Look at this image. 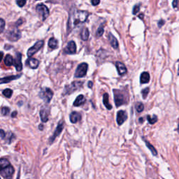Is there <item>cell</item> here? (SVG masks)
<instances>
[{
  "instance_id": "6da1fadb",
  "label": "cell",
  "mask_w": 179,
  "mask_h": 179,
  "mask_svg": "<svg viewBox=\"0 0 179 179\" xmlns=\"http://www.w3.org/2000/svg\"><path fill=\"white\" fill-rule=\"evenodd\" d=\"M89 16L88 12L85 11H79L78 9H72L69 13L68 21V28L72 30L76 27L80 25L87 20Z\"/></svg>"
},
{
  "instance_id": "7a4b0ae2",
  "label": "cell",
  "mask_w": 179,
  "mask_h": 179,
  "mask_svg": "<svg viewBox=\"0 0 179 179\" xmlns=\"http://www.w3.org/2000/svg\"><path fill=\"white\" fill-rule=\"evenodd\" d=\"M114 100H115L116 105L117 107L128 104L129 101V93L128 91L125 90H113Z\"/></svg>"
},
{
  "instance_id": "3957f363",
  "label": "cell",
  "mask_w": 179,
  "mask_h": 179,
  "mask_svg": "<svg viewBox=\"0 0 179 179\" xmlns=\"http://www.w3.org/2000/svg\"><path fill=\"white\" fill-rule=\"evenodd\" d=\"M53 92L48 87H43L39 92V97L42 99L45 103H49L53 98Z\"/></svg>"
},
{
  "instance_id": "277c9868",
  "label": "cell",
  "mask_w": 179,
  "mask_h": 179,
  "mask_svg": "<svg viewBox=\"0 0 179 179\" xmlns=\"http://www.w3.org/2000/svg\"><path fill=\"white\" fill-rule=\"evenodd\" d=\"M83 85V82H81V81H74L72 84L66 86L65 90H64V95H69L74 92V91L81 88Z\"/></svg>"
},
{
  "instance_id": "5b68a950",
  "label": "cell",
  "mask_w": 179,
  "mask_h": 179,
  "mask_svg": "<svg viewBox=\"0 0 179 179\" xmlns=\"http://www.w3.org/2000/svg\"><path fill=\"white\" fill-rule=\"evenodd\" d=\"M21 37V33L18 28L10 29L7 33V38L9 41H16Z\"/></svg>"
},
{
  "instance_id": "8992f818",
  "label": "cell",
  "mask_w": 179,
  "mask_h": 179,
  "mask_svg": "<svg viewBox=\"0 0 179 179\" xmlns=\"http://www.w3.org/2000/svg\"><path fill=\"white\" fill-rule=\"evenodd\" d=\"M88 65L87 63H81L77 67L75 72V77L76 78H82L84 77L87 74Z\"/></svg>"
},
{
  "instance_id": "52a82bcc",
  "label": "cell",
  "mask_w": 179,
  "mask_h": 179,
  "mask_svg": "<svg viewBox=\"0 0 179 179\" xmlns=\"http://www.w3.org/2000/svg\"><path fill=\"white\" fill-rule=\"evenodd\" d=\"M36 9L37 13H38L41 17H42L43 20H45L48 18V16H49L48 9L46 6L43 5L42 4L37 5Z\"/></svg>"
},
{
  "instance_id": "ba28073f",
  "label": "cell",
  "mask_w": 179,
  "mask_h": 179,
  "mask_svg": "<svg viewBox=\"0 0 179 179\" xmlns=\"http://www.w3.org/2000/svg\"><path fill=\"white\" fill-rule=\"evenodd\" d=\"M13 173H14V168L11 165V164L0 171V174H1L4 178L7 179H11L12 176H13Z\"/></svg>"
},
{
  "instance_id": "9c48e42d",
  "label": "cell",
  "mask_w": 179,
  "mask_h": 179,
  "mask_svg": "<svg viewBox=\"0 0 179 179\" xmlns=\"http://www.w3.org/2000/svg\"><path fill=\"white\" fill-rule=\"evenodd\" d=\"M43 45V41H39L33 45L32 47H31L28 51V56L31 57L33 55H34L35 53H37Z\"/></svg>"
},
{
  "instance_id": "30bf717a",
  "label": "cell",
  "mask_w": 179,
  "mask_h": 179,
  "mask_svg": "<svg viewBox=\"0 0 179 179\" xmlns=\"http://www.w3.org/2000/svg\"><path fill=\"white\" fill-rule=\"evenodd\" d=\"M63 129H64V122L62 121V120H61V121H60L59 123H58L57 128H56V130L55 131V132H54L53 135L49 139L50 143H53V141L55 140L56 137L58 136L60 134H61L62 131L63 130Z\"/></svg>"
},
{
  "instance_id": "8fae6325",
  "label": "cell",
  "mask_w": 179,
  "mask_h": 179,
  "mask_svg": "<svg viewBox=\"0 0 179 179\" xmlns=\"http://www.w3.org/2000/svg\"><path fill=\"white\" fill-rule=\"evenodd\" d=\"M22 55L20 53H17L16 55V58L13 61V64L15 65V67L18 72H20L22 69Z\"/></svg>"
},
{
  "instance_id": "7c38bea8",
  "label": "cell",
  "mask_w": 179,
  "mask_h": 179,
  "mask_svg": "<svg viewBox=\"0 0 179 179\" xmlns=\"http://www.w3.org/2000/svg\"><path fill=\"white\" fill-rule=\"evenodd\" d=\"M128 119V115L125 111H119L117 113V122L118 125H121Z\"/></svg>"
},
{
  "instance_id": "4fadbf2b",
  "label": "cell",
  "mask_w": 179,
  "mask_h": 179,
  "mask_svg": "<svg viewBox=\"0 0 179 179\" xmlns=\"http://www.w3.org/2000/svg\"><path fill=\"white\" fill-rule=\"evenodd\" d=\"M64 52L67 54H75L76 52V45L74 41H70L68 43L67 46L64 50Z\"/></svg>"
},
{
  "instance_id": "5bb4252c",
  "label": "cell",
  "mask_w": 179,
  "mask_h": 179,
  "mask_svg": "<svg viewBox=\"0 0 179 179\" xmlns=\"http://www.w3.org/2000/svg\"><path fill=\"white\" fill-rule=\"evenodd\" d=\"M116 68H117L118 72V74H119L120 76H122V75L125 74L127 72H128L126 66H125V64L123 63H122V62H117L116 63Z\"/></svg>"
},
{
  "instance_id": "9a60e30c",
  "label": "cell",
  "mask_w": 179,
  "mask_h": 179,
  "mask_svg": "<svg viewBox=\"0 0 179 179\" xmlns=\"http://www.w3.org/2000/svg\"><path fill=\"white\" fill-rule=\"evenodd\" d=\"M26 64L31 69H37L39 66V62L37 59L30 57L26 61Z\"/></svg>"
},
{
  "instance_id": "2e32d148",
  "label": "cell",
  "mask_w": 179,
  "mask_h": 179,
  "mask_svg": "<svg viewBox=\"0 0 179 179\" xmlns=\"http://www.w3.org/2000/svg\"><path fill=\"white\" fill-rule=\"evenodd\" d=\"M48 114H49V110L48 108H43L40 111V117L41 119L43 122H46L48 120Z\"/></svg>"
},
{
  "instance_id": "e0dca14e",
  "label": "cell",
  "mask_w": 179,
  "mask_h": 179,
  "mask_svg": "<svg viewBox=\"0 0 179 179\" xmlns=\"http://www.w3.org/2000/svg\"><path fill=\"white\" fill-rule=\"evenodd\" d=\"M22 75H15V76H10L7 77H4V78H0V84H3V83H8L11 82V81L16 80V79H18L20 78Z\"/></svg>"
},
{
  "instance_id": "ac0fdd59",
  "label": "cell",
  "mask_w": 179,
  "mask_h": 179,
  "mask_svg": "<svg viewBox=\"0 0 179 179\" xmlns=\"http://www.w3.org/2000/svg\"><path fill=\"white\" fill-rule=\"evenodd\" d=\"M70 121L72 123H76L81 120V115L78 112H72L69 116Z\"/></svg>"
},
{
  "instance_id": "d6986e66",
  "label": "cell",
  "mask_w": 179,
  "mask_h": 179,
  "mask_svg": "<svg viewBox=\"0 0 179 179\" xmlns=\"http://www.w3.org/2000/svg\"><path fill=\"white\" fill-rule=\"evenodd\" d=\"M85 101H86V99H85V97L83 95H80L77 97L76 100L74 101V107H80V106L84 104Z\"/></svg>"
},
{
  "instance_id": "ffe728a7",
  "label": "cell",
  "mask_w": 179,
  "mask_h": 179,
  "mask_svg": "<svg viewBox=\"0 0 179 179\" xmlns=\"http://www.w3.org/2000/svg\"><path fill=\"white\" fill-rule=\"evenodd\" d=\"M109 40L110 41V43H111V46L113 48L117 49L118 48V42L117 39H116V37L113 36L111 33H109Z\"/></svg>"
},
{
  "instance_id": "44dd1931",
  "label": "cell",
  "mask_w": 179,
  "mask_h": 179,
  "mask_svg": "<svg viewBox=\"0 0 179 179\" xmlns=\"http://www.w3.org/2000/svg\"><path fill=\"white\" fill-rule=\"evenodd\" d=\"M149 81H150V74L146 72H143L142 74H141V76H140L141 83L145 84V83H148Z\"/></svg>"
},
{
  "instance_id": "7402d4cb",
  "label": "cell",
  "mask_w": 179,
  "mask_h": 179,
  "mask_svg": "<svg viewBox=\"0 0 179 179\" xmlns=\"http://www.w3.org/2000/svg\"><path fill=\"white\" fill-rule=\"evenodd\" d=\"M109 99V95L107 93H104L103 95V103L107 109L111 110L112 109V106L110 104Z\"/></svg>"
},
{
  "instance_id": "603a6c76",
  "label": "cell",
  "mask_w": 179,
  "mask_h": 179,
  "mask_svg": "<svg viewBox=\"0 0 179 179\" xmlns=\"http://www.w3.org/2000/svg\"><path fill=\"white\" fill-rule=\"evenodd\" d=\"M89 30L87 28H83V30L81 31V37L83 41H87L89 38Z\"/></svg>"
},
{
  "instance_id": "cb8c5ba5",
  "label": "cell",
  "mask_w": 179,
  "mask_h": 179,
  "mask_svg": "<svg viewBox=\"0 0 179 179\" xmlns=\"http://www.w3.org/2000/svg\"><path fill=\"white\" fill-rule=\"evenodd\" d=\"M10 162L7 159H5V158H1L0 159V171L3 169L4 168L7 167V166L10 165Z\"/></svg>"
},
{
  "instance_id": "d4e9b609",
  "label": "cell",
  "mask_w": 179,
  "mask_h": 179,
  "mask_svg": "<svg viewBox=\"0 0 179 179\" xmlns=\"http://www.w3.org/2000/svg\"><path fill=\"white\" fill-rule=\"evenodd\" d=\"M57 45H58V42L54 38L50 39V40L48 41V46L51 48V49L57 48Z\"/></svg>"
},
{
  "instance_id": "484cf974",
  "label": "cell",
  "mask_w": 179,
  "mask_h": 179,
  "mask_svg": "<svg viewBox=\"0 0 179 179\" xmlns=\"http://www.w3.org/2000/svg\"><path fill=\"white\" fill-rule=\"evenodd\" d=\"M144 141H145V145H146V146H147L148 148L150 151H151V153H153V155H157V150L155 149V148L154 147L153 145L151 144V143H150L149 141H146V140H145V139H144Z\"/></svg>"
},
{
  "instance_id": "4316f807",
  "label": "cell",
  "mask_w": 179,
  "mask_h": 179,
  "mask_svg": "<svg viewBox=\"0 0 179 179\" xmlns=\"http://www.w3.org/2000/svg\"><path fill=\"white\" fill-rule=\"evenodd\" d=\"M13 57H12L11 55H7V56H6L5 57V60H4V63L7 66H11L13 65Z\"/></svg>"
},
{
  "instance_id": "83f0119b",
  "label": "cell",
  "mask_w": 179,
  "mask_h": 179,
  "mask_svg": "<svg viewBox=\"0 0 179 179\" xmlns=\"http://www.w3.org/2000/svg\"><path fill=\"white\" fill-rule=\"evenodd\" d=\"M147 120L150 124L151 125L155 124V122L157 121V116L155 115H154L153 116H151L150 115H148L147 116Z\"/></svg>"
},
{
  "instance_id": "f1b7e54d",
  "label": "cell",
  "mask_w": 179,
  "mask_h": 179,
  "mask_svg": "<svg viewBox=\"0 0 179 179\" xmlns=\"http://www.w3.org/2000/svg\"><path fill=\"white\" fill-rule=\"evenodd\" d=\"M5 137H6L5 139H6V140H7V141L9 143H11V141H13L14 139H15V136H14V134H13V133H11V132H9V133H8V134H6V136Z\"/></svg>"
},
{
  "instance_id": "f546056e",
  "label": "cell",
  "mask_w": 179,
  "mask_h": 179,
  "mask_svg": "<svg viewBox=\"0 0 179 179\" xmlns=\"http://www.w3.org/2000/svg\"><path fill=\"white\" fill-rule=\"evenodd\" d=\"M2 93L6 97H7V98H10V97H11L12 94H13V91H12L11 89L7 88V89H5L4 90H3Z\"/></svg>"
},
{
  "instance_id": "4dcf8cb0",
  "label": "cell",
  "mask_w": 179,
  "mask_h": 179,
  "mask_svg": "<svg viewBox=\"0 0 179 179\" xmlns=\"http://www.w3.org/2000/svg\"><path fill=\"white\" fill-rule=\"evenodd\" d=\"M135 107H136V109L137 112H139V113H141V112H142L143 111V109H144V106L141 102H138L136 104V106H135Z\"/></svg>"
},
{
  "instance_id": "1f68e13d",
  "label": "cell",
  "mask_w": 179,
  "mask_h": 179,
  "mask_svg": "<svg viewBox=\"0 0 179 179\" xmlns=\"http://www.w3.org/2000/svg\"><path fill=\"white\" fill-rule=\"evenodd\" d=\"M104 32V28L103 27H99L98 28V30H97V32H96V37H100L103 35Z\"/></svg>"
},
{
  "instance_id": "d6a6232c",
  "label": "cell",
  "mask_w": 179,
  "mask_h": 179,
  "mask_svg": "<svg viewBox=\"0 0 179 179\" xmlns=\"http://www.w3.org/2000/svg\"><path fill=\"white\" fill-rule=\"evenodd\" d=\"M150 91V88L149 87H146V88L143 89L142 91H141V93H142V96L143 99H146V97L148 95V92Z\"/></svg>"
},
{
  "instance_id": "836d02e7",
  "label": "cell",
  "mask_w": 179,
  "mask_h": 179,
  "mask_svg": "<svg viewBox=\"0 0 179 179\" xmlns=\"http://www.w3.org/2000/svg\"><path fill=\"white\" fill-rule=\"evenodd\" d=\"M10 112V109L9 107H3L2 109H1V113H2V115L4 116H7L8 114Z\"/></svg>"
},
{
  "instance_id": "e575fe53",
  "label": "cell",
  "mask_w": 179,
  "mask_h": 179,
  "mask_svg": "<svg viewBox=\"0 0 179 179\" xmlns=\"http://www.w3.org/2000/svg\"><path fill=\"white\" fill-rule=\"evenodd\" d=\"M5 22L3 19H0V33H1L4 30Z\"/></svg>"
},
{
  "instance_id": "d590c367",
  "label": "cell",
  "mask_w": 179,
  "mask_h": 179,
  "mask_svg": "<svg viewBox=\"0 0 179 179\" xmlns=\"http://www.w3.org/2000/svg\"><path fill=\"white\" fill-rule=\"evenodd\" d=\"M17 4L20 7H22L23 6L25 5L26 4V0H17Z\"/></svg>"
},
{
  "instance_id": "8d00e7d4",
  "label": "cell",
  "mask_w": 179,
  "mask_h": 179,
  "mask_svg": "<svg viewBox=\"0 0 179 179\" xmlns=\"http://www.w3.org/2000/svg\"><path fill=\"white\" fill-rule=\"evenodd\" d=\"M139 11H140V5H136L134 7V9H133V14L135 15V14H136Z\"/></svg>"
},
{
  "instance_id": "74e56055",
  "label": "cell",
  "mask_w": 179,
  "mask_h": 179,
  "mask_svg": "<svg viewBox=\"0 0 179 179\" xmlns=\"http://www.w3.org/2000/svg\"><path fill=\"white\" fill-rule=\"evenodd\" d=\"M6 133L3 130H0V136L1 137V139H5V136H6Z\"/></svg>"
},
{
  "instance_id": "f35d334b",
  "label": "cell",
  "mask_w": 179,
  "mask_h": 179,
  "mask_svg": "<svg viewBox=\"0 0 179 179\" xmlns=\"http://www.w3.org/2000/svg\"><path fill=\"white\" fill-rule=\"evenodd\" d=\"M178 2H179V0H174V1H173V7L176 8L178 7Z\"/></svg>"
},
{
  "instance_id": "ab89813d",
  "label": "cell",
  "mask_w": 179,
  "mask_h": 179,
  "mask_svg": "<svg viewBox=\"0 0 179 179\" xmlns=\"http://www.w3.org/2000/svg\"><path fill=\"white\" fill-rule=\"evenodd\" d=\"M99 2H100V0H92V4L93 6L98 5Z\"/></svg>"
},
{
  "instance_id": "60d3db41",
  "label": "cell",
  "mask_w": 179,
  "mask_h": 179,
  "mask_svg": "<svg viewBox=\"0 0 179 179\" xmlns=\"http://www.w3.org/2000/svg\"><path fill=\"white\" fill-rule=\"evenodd\" d=\"M164 24V20H160L159 21V22H158V27H159V28H161V27Z\"/></svg>"
},
{
  "instance_id": "b9f144b4",
  "label": "cell",
  "mask_w": 179,
  "mask_h": 179,
  "mask_svg": "<svg viewBox=\"0 0 179 179\" xmlns=\"http://www.w3.org/2000/svg\"><path fill=\"white\" fill-rule=\"evenodd\" d=\"M17 116V111H13V113H11V117L12 118H15Z\"/></svg>"
},
{
  "instance_id": "7bdbcfd3",
  "label": "cell",
  "mask_w": 179,
  "mask_h": 179,
  "mask_svg": "<svg viewBox=\"0 0 179 179\" xmlns=\"http://www.w3.org/2000/svg\"><path fill=\"white\" fill-rule=\"evenodd\" d=\"M3 56H4V53L2 52H0V62H1V61L3 59Z\"/></svg>"
},
{
  "instance_id": "ee69618b",
  "label": "cell",
  "mask_w": 179,
  "mask_h": 179,
  "mask_svg": "<svg viewBox=\"0 0 179 179\" xmlns=\"http://www.w3.org/2000/svg\"><path fill=\"white\" fill-rule=\"evenodd\" d=\"M92 85H93V83H92V81H89V83H88V87H90V88H91V87H92Z\"/></svg>"
},
{
  "instance_id": "f6af8a7d",
  "label": "cell",
  "mask_w": 179,
  "mask_h": 179,
  "mask_svg": "<svg viewBox=\"0 0 179 179\" xmlns=\"http://www.w3.org/2000/svg\"><path fill=\"white\" fill-rule=\"evenodd\" d=\"M39 129L40 130H43V126L42 125H40L39 126Z\"/></svg>"
},
{
  "instance_id": "bcb514c9",
  "label": "cell",
  "mask_w": 179,
  "mask_h": 179,
  "mask_svg": "<svg viewBox=\"0 0 179 179\" xmlns=\"http://www.w3.org/2000/svg\"><path fill=\"white\" fill-rule=\"evenodd\" d=\"M139 122H143V118H139Z\"/></svg>"
},
{
  "instance_id": "7dc6e473",
  "label": "cell",
  "mask_w": 179,
  "mask_h": 179,
  "mask_svg": "<svg viewBox=\"0 0 179 179\" xmlns=\"http://www.w3.org/2000/svg\"><path fill=\"white\" fill-rule=\"evenodd\" d=\"M17 179H20V171H19V172H18V175Z\"/></svg>"
},
{
  "instance_id": "c3c4849f",
  "label": "cell",
  "mask_w": 179,
  "mask_h": 179,
  "mask_svg": "<svg viewBox=\"0 0 179 179\" xmlns=\"http://www.w3.org/2000/svg\"><path fill=\"white\" fill-rule=\"evenodd\" d=\"M142 16H143L142 15V14H141V15H140V16H139V18H143V17H142Z\"/></svg>"
},
{
  "instance_id": "681fc988",
  "label": "cell",
  "mask_w": 179,
  "mask_h": 179,
  "mask_svg": "<svg viewBox=\"0 0 179 179\" xmlns=\"http://www.w3.org/2000/svg\"><path fill=\"white\" fill-rule=\"evenodd\" d=\"M177 130H178V132L179 133V124H178V129H177Z\"/></svg>"
},
{
  "instance_id": "f907efd6",
  "label": "cell",
  "mask_w": 179,
  "mask_h": 179,
  "mask_svg": "<svg viewBox=\"0 0 179 179\" xmlns=\"http://www.w3.org/2000/svg\"><path fill=\"white\" fill-rule=\"evenodd\" d=\"M178 75H179V68H178Z\"/></svg>"
},
{
  "instance_id": "816d5d0a",
  "label": "cell",
  "mask_w": 179,
  "mask_h": 179,
  "mask_svg": "<svg viewBox=\"0 0 179 179\" xmlns=\"http://www.w3.org/2000/svg\"><path fill=\"white\" fill-rule=\"evenodd\" d=\"M0 179H1V178H0Z\"/></svg>"
}]
</instances>
